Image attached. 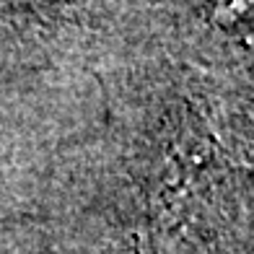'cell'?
Instances as JSON below:
<instances>
[{
  "instance_id": "1",
  "label": "cell",
  "mask_w": 254,
  "mask_h": 254,
  "mask_svg": "<svg viewBox=\"0 0 254 254\" xmlns=\"http://www.w3.org/2000/svg\"><path fill=\"white\" fill-rule=\"evenodd\" d=\"M78 0H0V10H18V13H47V10L75 5Z\"/></svg>"
}]
</instances>
